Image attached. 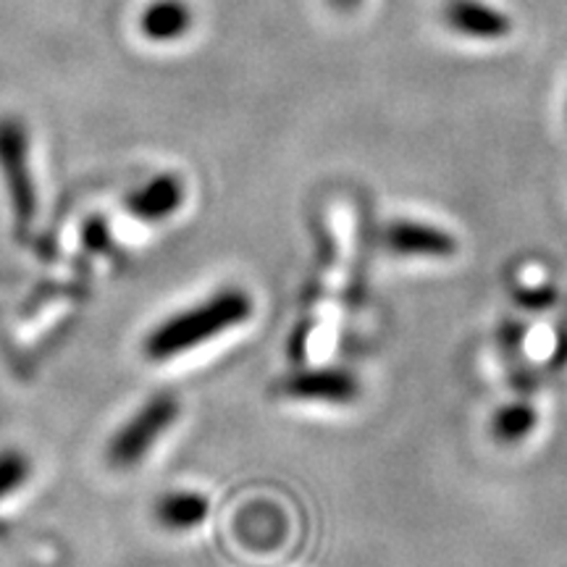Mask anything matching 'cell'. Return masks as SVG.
Listing matches in <instances>:
<instances>
[{
    "label": "cell",
    "mask_w": 567,
    "mask_h": 567,
    "mask_svg": "<svg viewBox=\"0 0 567 567\" xmlns=\"http://www.w3.org/2000/svg\"><path fill=\"white\" fill-rule=\"evenodd\" d=\"M381 243L392 255H402V258H452L457 252V239L446 229H439L434 224L410 221V218H400V221H389L381 231Z\"/></svg>",
    "instance_id": "cell-5"
},
{
    "label": "cell",
    "mask_w": 567,
    "mask_h": 567,
    "mask_svg": "<svg viewBox=\"0 0 567 567\" xmlns=\"http://www.w3.org/2000/svg\"><path fill=\"white\" fill-rule=\"evenodd\" d=\"M536 429V410L526 402H513V405L499 408L492 417V436L499 444L523 442L530 431Z\"/></svg>",
    "instance_id": "cell-10"
},
{
    "label": "cell",
    "mask_w": 567,
    "mask_h": 567,
    "mask_svg": "<svg viewBox=\"0 0 567 567\" xmlns=\"http://www.w3.org/2000/svg\"><path fill=\"white\" fill-rule=\"evenodd\" d=\"M32 473V463L24 452L3 450L0 452V499L19 492Z\"/></svg>",
    "instance_id": "cell-11"
},
{
    "label": "cell",
    "mask_w": 567,
    "mask_h": 567,
    "mask_svg": "<svg viewBox=\"0 0 567 567\" xmlns=\"http://www.w3.org/2000/svg\"><path fill=\"white\" fill-rule=\"evenodd\" d=\"M0 176L19 237H27L38 216V193L30 161V130L19 116H0Z\"/></svg>",
    "instance_id": "cell-2"
},
{
    "label": "cell",
    "mask_w": 567,
    "mask_h": 567,
    "mask_svg": "<svg viewBox=\"0 0 567 567\" xmlns=\"http://www.w3.org/2000/svg\"><path fill=\"white\" fill-rule=\"evenodd\" d=\"M252 308L255 305L245 289H221V292L210 295L208 300L179 310V313L155 326L151 334L145 337L142 352L153 363H166V360L193 352L197 347L208 344L213 339L226 334V331L250 321Z\"/></svg>",
    "instance_id": "cell-1"
},
{
    "label": "cell",
    "mask_w": 567,
    "mask_h": 567,
    "mask_svg": "<svg viewBox=\"0 0 567 567\" xmlns=\"http://www.w3.org/2000/svg\"><path fill=\"white\" fill-rule=\"evenodd\" d=\"M442 21L446 30L467 40H502L513 32V17L486 0H446Z\"/></svg>",
    "instance_id": "cell-6"
},
{
    "label": "cell",
    "mask_w": 567,
    "mask_h": 567,
    "mask_svg": "<svg viewBox=\"0 0 567 567\" xmlns=\"http://www.w3.org/2000/svg\"><path fill=\"white\" fill-rule=\"evenodd\" d=\"M140 32L151 42H176L193 32L195 11L187 0H153L140 13Z\"/></svg>",
    "instance_id": "cell-7"
},
{
    "label": "cell",
    "mask_w": 567,
    "mask_h": 567,
    "mask_svg": "<svg viewBox=\"0 0 567 567\" xmlns=\"http://www.w3.org/2000/svg\"><path fill=\"white\" fill-rule=\"evenodd\" d=\"M329 3L334 6L337 11H344V13H350V11L358 9V6L363 3V0H329Z\"/></svg>",
    "instance_id": "cell-12"
},
{
    "label": "cell",
    "mask_w": 567,
    "mask_h": 567,
    "mask_svg": "<svg viewBox=\"0 0 567 567\" xmlns=\"http://www.w3.org/2000/svg\"><path fill=\"white\" fill-rule=\"evenodd\" d=\"M281 394L297 402H326V405H352L360 396L358 375L342 368H313L287 375Z\"/></svg>",
    "instance_id": "cell-4"
},
{
    "label": "cell",
    "mask_w": 567,
    "mask_h": 567,
    "mask_svg": "<svg viewBox=\"0 0 567 567\" xmlns=\"http://www.w3.org/2000/svg\"><path fill=\"white\" fill-rule=\"evenodd\" d=\"M179 417V400L174 394H155L147 405H142L137 413L118 429V434L109 444V460L113 467H134L142 463L147 452L158 444V439Z\"/></svg>",
    "instance_id": "cell-3"
},
{
    "label": "cell",
    "mask_w": 567,
    "mask_h": 567,
    "mask_svg": "<svg viewBox=\"0 0 567 567\" xmlns=\"http://www.w3.org/2000/svg\"><path fill=\"white\" fill-rule=\"evenodd\" d=\"M210 505L203 494L197 492H172L163 494L155 505V517L163 528L168 530H189L197 528L208 517Z\"/></svg>",
    "instance_id": "cell-9"
},
{
    "label": "cell",
    "mask_w": 567,
    "mask_h": 567,
    "mask_svg": "<svg viewBox=\"0 0 567 567\" xmlns=\"http://www.w3.org/2000/svg\"><path fill=\"white\" fill-rule=\"evenodd\" d=\"M184 182L176 174H161L142 184L137 193L130 195V210L142 221H163V218L174 216L184 203Z\"/></svg>",
    "instance_id": "cell-8"
}]
</instances>
